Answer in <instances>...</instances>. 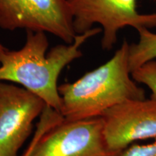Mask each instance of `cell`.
Returning a JSON list of instances; mask_svg holds the SVG:
<instances>
[{
  "instance_id": "cell-1",
  "label": "cell",
  "mask_w": 156,
  "mask_h": 156,
  "mask_svg": "<svg viewBox=\"0 0 156 156\" xmlns=\"http://www.w3.org/2000/svg\"><path fill=\"white\" fill-rule=\"evenodd\" d=\"M101 32V28H93L77 34L72 44L57 45L47 53L48 41L45 33L27 30L24 46L19 50L6 51L2 56L0 82L18 84L60 114L58 76L66 66L83 56L82 46Z\"/></svg>"
},
{
  "instance_id": "cell-2",
  "label": "cell",
  "mask_w": 156,
  "mask_h": 156,
  "mask_svg": "<svg viewBox=\"0 0 156 156\" xmlns=\"http://www.w3.org/2000/svg\"><path fill=\"white\" fill-rule=\"evenodd\" d=\"M129 44L124 40L108 62L73 83L58 86L60 114L66 121L100 117L106 111L129 99L145 98V91L132 77Z\"/></svg>"
},
{
  "instance_id": "cell-3",
  "label": "cell",
  "mask_w": 156,
  "mask_h": 156,
  "mask_svg": "<svg viewBox=\"0 0 156 156\" xmlns=\"http://www.w3.org/2000/svg\"><path fill=\"white\" fill-rule=\"evenodd\" d=\"M29 156H117L109 150L101 117L66 121L46 106L40 116Z\"/></svg>"
},
{
  "instance_id": "cell-4",
  "label": "cell",
  "mask_w": 156,
  "mask_h": 156,
  "mask_svg": "<svg viewBox=\"0 0 156 156\" xmlns=\"http://www.w3.org/2000/svg\"><path fill=\"white\" fill-rule=\"evenodd\" d=\"M74 17V28L82 34L101 26V46L111 50L117 41L121 29L132 27L136 30L156 28V12L142 14L137 10L136 0H67ZM156 1V0H155Z\"/></svg>"
},
{
  "instance_id": "cell-5",
  "label": "cell",
  "mask_w": 156,
  "mask_h": 156,
  "mask_svg": "<svg viewBox=\"0 0 156 156\" xmlns=\"http://www.w3.org/2000/svg\"><path fill=\"white\" fill-rule=\"evenodd\" d=\"M0 28L48 33L67 44L77 35L67 0H0Z\"/></svg>"
},
{
  "instance_id": "cell-6",
  "label": "cell",
  "mask_w": 156,
  "mask_h": 156,
  "mask_svg": "<svg viewBox=\"0 0 156 156\" xmlns=\"http://www.w3.org/2000/svg\"><path fill=\"white\" fill-rule=\"evenodd\" d=\"M46 103L21 86L0 82V156H18Z\"/></svg>"
},
{
  "instance_id": "cell-7",
  "label": "cell",
  "mask_w": 156,
  "mask_h": 156,
  "mask_svg": "<svg viewBox=\"0 0 156 156\" xmlns=\"http://www.w3.org/2000/svg\"><path fill=\"white\" fill-rule=\"evenodd\" d=\"M107 145L116 154L142 140H156V99H129L102 116Z\"/></svg>"
},
{
  "instance_id": "cell-8",
  "label": "cell",
  "mask_w": 156,
  "mask_h": 156,
  "mask_svg": "<svg viewBox=\"0 0 156 156\" xmlns=\"http://www.w3.org/2000/svg\"><path fill=\"white\" fill-rule=\"evenodd\" d=\"M139 41L129 44V64L131 73L147 62L156 58V34L148 28L137 30Z\"/></svg>"
},
{
  "instance_id": "cell-9",
  "label": "cell",
  "mask_w": 156,
  "mask_h": 156,
  "mask_svg": "<svg viewBox=\"0 0 156 156\" xmlns=\"http://www.w3.org/2000/svg\"><path fill=\"white\" fill-rule=\"evenodd\" d=\"M132 77L137 83L145 85L151 90V98L156 99V60H152L132 73Z\"/></svg>"
},
{
  "instance_id": "cell-10",
  "label": "cell",
  "mask_w": 156,
  "mask_h": 156,
  "mask_svg": "<svg viewBox=\"0 0 156 156\" xmlns=\"http://www.w3.org/2000/svg\"><path fill=\"white\" fill-rule=\"evenodd\" d=\"M117 156H156V140L149 144H132Z\"/></svg>"
},
{
  "instance_id": "cell-11",
  "label": "cell",
  "mask_w": 156,
  "mask_h": 156,
  "mask_svg": "<svg viewBox=\"0 0 156 156\" xmlns=\"http://www.w3.org/2000/svg\"><path fill=\"white\" fill-rule=\"evenodd\" d=\"M7 50L8 49H7V48H5L3 45H2L1 44H0V62H1L2 56L4 53H5L6 51H7Z\"/></svg>"
},
{
  "instance_id": "cell-12",
  "label": "cell",
  "mask_w": 156,
  "mask_h": 156,
  "mask_svg": "<svg viewBox=\"0 0 156 156\" xmlns=\"http://www.w3.org/2000/svg\"><path fill=\"white\" fill-rule=\"evenodd\" d=\"M29 154H30V147H29L28 146V147L27 148V150L25 151V153H23V155L22 156H29Z\"/></svg>"
}]
</instances>
